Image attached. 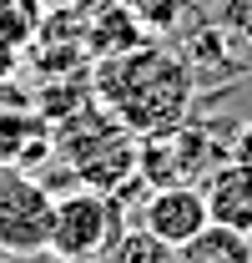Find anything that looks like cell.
<instances>
[{"label": "cell", "mask_w": 252, "mask_h": 263, "mask_svg": "<svg viewBox=\"0 0 252 263\" xmlns=\"http://www.w3.org/2000/svg\"><path fill=\"white\" fill-rule=\"evenodd\" d=\"M177 263H252V238L207 223L192 243L177 248Z\"/></svg>", "instance_id": "cell-10"}, {"label": "cell", "mask_w": 252, "mask_h": 263, "mask_svg": "<svg viewBox=\"0 0 252 263\" xmlns=\"http://www.w3.org/2000/svg\"><path fill=\"white\" fill-rule=\"evenodd\" d=\"M51 142L66 162L76 167V187H91V193L121 197L136 182V167H141V137L106 111V106H81L76 117H66L61 127H51Z\"/></svg>", "instance_id": "cell-2"}, {"label": "cell", "mask_w": 252, "mask_h": 263, "mask_svg": "<svg viewBox=\"0 0 252 263\" xmlns=\"http://www.w3.org/2000/svg\"><path fill=\"white\" fill-rule=\"evenodd\" d=\"M0 263H10V258H0Z\"/></svg>", "instance_id": "cell-17"}, {"label": "cell", "mask_w": 252, "mask_h": 263, "mask_svg": "<svg viewBox=\"0 0 252 263\" xmlns=\"http://www.w3.org/2000/svg\"><path fill=\"white\" fill-rule=\"evenodd\" d=\"M232 162L252 167V127H237V137H232Z\"/></svg>", "instance_id": "cell-15"}, {"label": "cell", "mask_w": 252, "mask_h": 263, "mask_svg": "<svg viewBox=\"0 0 252 263\" xmlns=\"http://www.w3.org/2000/svg\"><path fill=\"white\" fill-rule=\"evenodd\" d=\"M202 202H207V223L252 238V167L222 162L217 172H207L202 177Z\"/></svg>", "instance_id": "cell-6"}, {"label": "cell", "mask_w": 252, "mask_h": 263, "mask_svg": "<svg viewBox=\"0 0 252 263\" xmlns=\"http://www.w3.org/2000/svg\"><path fill=\"white\" fill-rule=\"evenodd\" d=\"M157 243H166L172 253L192 243L197 233L207 228V202H202V187H152L146 202H141V223Z\"/></svg>", "instance_id": "cell-5"}, {"label": "cell", "mask_w": 252, "mask_h": 263, "mask_svg": "<svg viewBox=\"0 0 252 263\" xmlns=\"http://www.w3.org/2000/svg\"><path fill=\"white\" fill-rule=\"evenodd\" d=\"M212 26L227 31L237 46H247V51H252V0H222V10H217Z\"/></svg>", "instance_id": "cell-14"}, {"label": "cell", "mask_w": 252, "mask_h": 263, "mask_svg": "<svg viewBox=\"0 0 252 263\" xmlns=\"http://www.w3.org/2000/svg\"><path fill=\"white\" fill-rule=\"evenodd\" d=\"M51 208H56V193L35 172L0 162V258H35V253H46Z\"/></svg>", "instance_id": "cell-4"}, {"label": "cell", "mask_w": 252, "mask_h": 263, "mask_svg": "<svg viewBox=\"0 0 252 263\" xmlns=\"http://www.w3.org/2000/svg\"><path fill=\"white\" fill-rule=\"evenodd\" d=\"M46 21V5L40 0H0V46H10L15 56L26 51Z\"/></svg>", "instance_id": "cell-11"}, {"label": "cell", "mask_w": 252, "mask_h": 263, "mask_svg": "<svg viewBox=\"0 0 252 263\" xmlns=\"http://www.w3.org/2000/svg\"><path fill=\"white\" fill-rule=\"evenodd\" d=\"M91 97L131 137H161V132H177L182 122H192L197 76L177 46L146 41L126 56L91 66Z\"/></svg>", "instance_id": "cell-1"}, {"label": "cell", "mask_w": 252, "mask_h": 263, "mask_svg": "<svg viewBox=\"0 0 252 263\" xmlns=\"http://www.w3.org/2000/svg\"><path fill=\"white\" fill-rule=\"evenodd\" d=\"M152 35L141 31V21L126 10V0H96L86 10V56L91 61H111V56H126L136 46H146Z\"/></svg>", "instance_id": "cell-7"}, {"label": "cell", "mask_w": 252, "mask_h": 263, "mask_svg": "<svg viewBox=\"0 0 252 263\" xmlns=\"http://www.w3.org/2000/svg\"><path fill=\"white\" fill-rule=\"evenodd\" d=\"M126 233L121 197L91 193V187H71L56 197L51 208V238L46 253H56L61 263H96L106 258V248Z\"/></svg>", "instance_id": "cell-3"}, {"label": "cell", "mask_w": 252, "mask_h": 263, "mask_svg": "<svg viewBox=\"0 0 252 263\" xmlns=\"http://www.w3.org/2000/svg\"><path fill=\"white\" fill-rule=\"evenodd\" d=\"M51 5H56V10H86L91 0H51Z\"/></svg>", "instance_id": "cell-16"}, {"label": "cell", "mask_w": 252, "mask_h": 263, "mask_svg": "<svg viewBox=\"0 0 252 263\" xmlns=\"http://www.w3.org/2000/svg\"><path fill=\"white\" fill-rule=\"evenodd\" d=\"M106 263H177V253L157 243L146 228H126L111 248H106Z\"/></svg>", "instance_id": "cell-12"}, {"label": "cell", "mask_w": 252, "mask_h": 263, "mask_svg": "<svg viewBox=\"0 0 252 263\" xmlns=\"http://www.w3.org/2000/svg\"><path fill=\"white\" fill-rule=\"evenodd\" d=\"M126 10L141 21L146 35H172L187 21V0H126Z\"/></svg>", "instance_id": "cell-13"}, {"label": "cell", "mask_w": 252, "mask_h": 263, "mask_svg": "<svg viewBox=\"0 0 252 263\" xmlns=\"http://www.w3.org/2000/svg\"><path fill=\"white\" fill-rule=\"evenodd\" d=\"M51 152H56L51 122H40L35 111H0V162L5 167H26L31 172Z\"/></svg>", "instance_id": "cell-8"}, {"label": "cell", "mask_w": 252, "mask_h": 263, "mask_svg": "<svg viewBox=\"0 0 252 263\" xmlns=\"http://www.w3.org/2000/svg\"><path fill=\"white\" fill-rule=\"evenodd\" d=\"M237 51H242V46H237L227 31L202 26V31L192 35V46L182 51V56H187L192 76H197V86H202V81H212V86H217V81H232V76L242 71V56H237Z\"/></svg>", "instance_id": "cell-9"}]
</instances>
